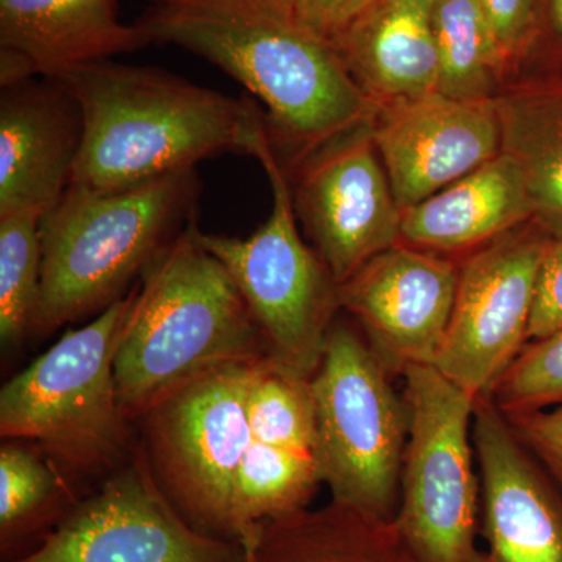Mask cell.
<instances>
[{
  "instance_id": "obj_23",
  "label": "cell",
  "mask_w": 562,
  "mask_h": 562,
  "mask_svg": "<svg viewBox=\"0 0 562 562\" xmlns=\"http://www.w3.org/2000/svg\"><path fill=\"white\" fill-rule=\"evenodd\" d=\"M432 27L438 92L460 101H492L508 69L479 0H435Z\"/></svg>"
},
{
  "instance_id": "obj_25",
  "label": "cell",
  "mask_w": 562,
  "mask_h": 562,
  "mask_svg": "<svg viewBox=\"0 0 562 562\" xmlns=\"http://www.w3.org/2000/svg\"><path fill=\"white\" fill-rule=\"evenodd\" d=\"M41 220L36 213L0 216V339L20 346L31 333L40 297Z\"/></svg>"
},
{
  "instance_id": "obj_10",
  "label": "cell",
  "mask_w": 562,
  "mask_h": 562,
  "mask_svg": "<svg viewBox=\"0 0 562 562\" xmlns=\"http://www.w3.org/2000/svg\"><path fill=\"white\" fill-rule=\"evenodd\" d=\"M241 541L192 527L158 486L144 453L83 495L33 552L7 562H246Z\"/></svg>"
},
{
  "instance_id": "obj_19",
  "label": "cell",
  "mask_w": 562,
  "mask_h": 562,
  "mask_svg": "<svg viewBox=\"0 0 562 562\" xmlns=\"http://www.w3.org/2000/svg\"><path fill=\"white\" fill-rule=\"evenodd\" d=\"M150 43L138 24L120 20L117 0H0V47L27 58L43 77Z\"/></svg>"
},
{
  "instance_id": "obj_9",
  "label": "cell",
  "mask_w": 562,
  "mask_h": 562,
  "mask_svg": "<svg viewBox=\"0 0 562 562\" xmlns=\"http://www.w3.org/2000/svg\"><path fill=\"white\" fill-rule=\"evenodd\" d=\"M261 358L195 380L140 419L144 453L166 497L192 527L228 541H238L233 492L250 443L247 398Z\"/></svg>"
},
{
  "instance_id": "obj_5",
  "label": "cell",
  "mask_w": 562,
  "mask_h": 562,
  "mask_svg": "<svg viewBox=\"0 0 562 562\" xmlns=\"http://www.w3.org/2000/svg\"><path fill=\"white\" fill-rule=\"evenodd\" d=\"M132 299L133 292L90 324L70 328L0 391L2 438L35 443L72 484L111 475L136 449L114 382Z\"/></svg>"
},
{
  "instance_id": "obj_6",
  "label": "cell",
  "mask_w": 562,
  "mask_h": 562,
  "mask_svg": "<svg viewBox=\"0 0 562 562\" xmlns=\"http://www.w3.org/2000/svg\"><path fill=\"white\" fill-rule=\"evenodd\" d=\"M364 336L333 322L312 387L316 457L333 501L394 520L409 413L405 395Z\"/></svg>"
},
{
  "instance_id": "obj_17",
  "label": "cell",
  "mask_w": 562,
  "mask_h": 562,
  "mask_svg": "<svg viewBox=\"0 0 562 562\" xmlns=\"http://www.w3.org/2000/svg\"><path fill=\"white\" fill-rule=\"evenodd\" d=\"M435 0H379L331 41L371 102L438 92Z\"/></svg>"
},
{
  "instance_id": "obj_24",
  "label": "cell",
  "mask_w": 562,
  "mask_h": 562,
  "mask_svg": "<svg viewBox=\"0 0 562 562\" xmlns=\"http://www.w3.org/2000/svg\"><path fill=\"white\" fill-rule=\"evenodd\" d=\"M250 438L316 458V405L312 379L261 358L247 398Z\"/></svg>"
},
{
  "instance_id": "obj_3",
  "label": "cell",
  "mask_w": 562,
  "mask_h": 562,
  "mask_svg": "<svg viewBox=\"0 0 562 562\" xmlns=\"http://www.w3.org/2000/svg\"><path fill=\"white\" fill-rule=\"evenodd\" d=\"M140 277L114 353L117 398L128 419H143L217 369L268 357L241 292L203 246L195 220Z\"/></svg>"
},
{
  "instance_id": "obj_20",
  "label": "cell",
  "mask_w": 562,
  "mask_h": 562,
  "mask_svg": "<svg viewBox=\"0 0 562 562\" xmlns=\"http://www.w3.org/2000/svg\"><path fill=\"white\" fill-rule=\"evenodd\" d=\"M243 538L251 562H420L394 520L333 498L255 525Z\"/></svg>"
},
{
  "instance_id": "obj_15",
  "label": "cell",
  "mask_w": 562,
  "mask_h": 562,
  "mask_svg": "<svg viewBox=\"0 0 562 562\" xmlns=\"http://www.w3.org/2000/svg\"><path fill=\"white\" fill-rule=\"evenodd\" d=\"M472 441L486 541L475 562H562L561 486L490 394L475 398Z\"/></svg>"
},
{
  "instance_id": "obj_27",
  "label": "cell",
  "mask_w": 562,
  "mask_h": 562,
  "mask_svg": "<svg viewBox=\"0 0 562 562\" xmlns=\"http://www.w3.org/2000/svg\"><path fill=\"white\" fill-rule=\"evenodd\" d=\"M562 330V235H552L536 280L528 342Z\"/></svg>"
},
{
  "instance_id": "obj_12",
  "label": "cell",
  "mask_w": 562,
  "mask_h": 562,
  "mask_svg": "<svg viewBox=\"0 0 562 562\" xmlns=\"http://www.w3.org/2000/svg\"><path fill=\"white\" fill-rule=\"evenodd\" d=\"M292 173L295 214L339 284L401 243L403 211L368 121L295 158Z\"/></svg>"
},
{
  "instance_id": "obj_4",
  "label": "cell",
  "mask_w": 562,
  "mask_h": 562,
  "mask_svg": "<svg viewBox=\"0 0 562 562\" xmlns=\"http://www.w3.org/2000/svg\"><path fill=\"white\" fill-rule=\"evenodd\" d=\"M195 169L114 191L70 184L41 220L40 297L31 333L102 313L191 221Z\"/></svg>"
},
{
  "instance_id": "obj_13",
  "label": "cell",
  "mask_w": 562,
  "mask_h": 562,
  "mask_svg": "<svg viewBox=\"0 0 562 562\" xmlns=\"http://www.w3.org/2000/svg\"><path fill=\"white\" fill-rule=\"evenodd\" d=\"M458 265L397 243L339 284V306L392 375L435 364L457 294Z\"/></svg>"
},
{
  "instance_id": "obj_16",
  "label": "cell",
  "mask_w": 562,
  "mask_h": 562,
  "mask_svg": "<svg viewBox=\"0 0 562 562\" xmlns=\"http://www.w3.org/2000/svg\"><path fill=\"white\" fill-rule=\"evenodd\" d=\"M83 117L60 79H29L0 95V216L54 209L72 183Z\"/></svg>"
},
{
  "instance_id": "obj_14",
  "label": "cell",
  "mask_w": 562,
  "mask_h": 562,
  "mask_svg": "<svg viewBox=\"0 0 562 562\" xmlns=\"http://www.w3.org/2000/svg\"><path fill=\"white\" fill-rule=\"evenodd\" d=\"M372 103L369 128L402 211L502 151L492 101H460L431 92Z\"/></svg>"
},
{
  "instance_id": "obj_18",
  "label": "cell",
  "mask_w": 562,
  "mask_h": 562,
  "mask_svg": "<svg viewBox=\"0 0 562 562\" xmlns=\"http://www.w3.org/2000/svg\"><path fill=\"white\" fill-rule=\"evenodd\" d=\"M536 217L519 166L501 154L409 209L401 243L442 255L480 249Z\"/></svg>"
},
{
  "instance_id": "obj_33",
  "label": "cell",
  "mask_w": 562,
  "mask_h": 562,
  "mask_svg": "<svg viewBox=\"0 0 562 562\" xmlns=\"http://www.w3.org/2000/svg\"><path fill=\"white\" fill-rule=\"evenodd\" d=\"M241 542L244 543V547H246V553H247V561L246 562H251V552H250V546H249V542H247V539H241Z\"/></svg>"
},
{
  "instance_id": "obj_1",
  "label": "cell",
  "mask_w": 562,
  "mask_h": 562,
  "mask_svg": "<svg viewBox=\"0 0 562 562\" xmlns=\"http://www.w3.org/2000/svg\"><path fill=\"white\" fill-rule=\"evenodd\" d=\"M54 79L72 90L83 117L76 187L124 190L222 154L258 157L272 144L257 103L162 69L103 60Z\"/></svg>"
},
{
  "instance_id": "obj_28",
  "label": "cell",
  "mask_w": 562,
  "mask_h": 562,
  "mask_svg": "<svg viewBox=\"0 0 562 562\" xmlns=\"http://www.w3.org/2000/svg\"><path fill=\"white\" fill-rule=\"evenodd\" d=\"M484 18L506 69L519 57L531 38L536 0H479Z\"/></svg>"
},
{
  "instance_id": "obj_21",
  "label": "cell",
  "mask_w": 562,
  "mask_h": 562,
  "mask_svg": "<svg viewBox=\"0 0 562 562\" xmlns=\"http://www.w3.org/2000/svg\"><path fill=\"white\" fill-rule=\"evenodd\" d=\"M502 151L519 166L536 217L562 235V85H506L494 99Z\"/></svg>"
},
{
  "instance_id": "obj_8",
  "label": "cell",
  "mask_w": 562,
  "mask_h": 562,
  "mask_svg": "<svg viewBox=\"0 0 562 562\" xmlns=\"http://www.w3.org/2000/svg\"><path fill=\"white\" fill-rule=\"evenodd\" d=\"M402 376L409 431L394 522L420 562H475L482 509L475 398L435 366H409Z\"/></svg>"
},
{
  "instance_id": "obj_30",
  "label": "cell",
  "mask_w": 562,
  "mask_h": 562,
  "mask_svg": "<svg viewBox=\"0 0 562 562\" xmlns=\"http://www.w3.org/2000/svg\"><path fill=\"white\" fill-rule=\"evenodd\" d=\"M376 2L379 0H297L294 21L306 31L331 43Z\"/></svg>"
},
{
  "instance_id": "obj_26",
  "label": "cell",
  "mask_w": 562,
  "mask_h": 562,
  "mask_svg": "<svg viewBox=\"0 0 562 562\" xmlns=\"http://www.w3.org/2000/svg\"><path fill=\"white\" fill-rule=\"evenodd\" d=\"M503 414L552 408L562 402V330L530 341L490 392Z\"/></svg>"
},
{
  "instance_id": "obj_31",
  "label": "cell",
  "mask_w": 562,
  "mask_h": 562,
  "mask_svg": "<svg viewBox=\"0 0 562 562\" xmlns=\"http://www.w3.org/2000/svg\"><path fill=\"white\" fill-rule=\"evenodd\" d=\"M261 9L273 11L281 16L294 18V9L297 0H250Z\"/></svg>"
},
{
  "instance_id": "obj_11",
  "label": "cell",
  "mask_w": 562,
  "mask_h": 562,
  "mask_svg": "<svg viewBox=\"0 0 562 562\" xmlns=\"http://www.w3.org/2000/svg\"><path fill=\"white\" fill-rule=\"evenodd\" d=\"M552 233L527 224L458 266L449 328L435 368L473 398L490 394L528 344L536 280Z\"/></svg>"
},
{
  "instance_id": "obj_29",
  "label": "cell",
  "mask_w": 562,
  "mask_h": 562,
  "mask_svg": "<svg viewBox=\"0 0 562 562\" xmlns=\"http://www.w3.org/2000/svg\"><path fill=\"white\" fill-rule=\"evenodd\" d=\"M506 419L562 490V402L541 412L512 414Z\"/></svg>"
},
{
  "instance_id": "obj_32",
  "label": "cell",
  "mask_w": 562,
  "mask_h": 562,
  "mask_svg": "<svg viewBox=\"0 0 562 562\" xmlns=\"http://www.w3.org/2000/svg\"><path fill=\"white\" fill-rule=\"evenodd\" d=\"M552 14L554 27L562 33V0H552Z\"/></svg>"
},
{
  "instance_id": "obj_7",
  "label": "cell",
  "mask_w": 562,
  "mask_h": 562,
  "mask_svg": "<svg viewBox=\"0 0 562 562\" xmlns=\"http://www.w3.org/2000/svg\"><path fill=\"white\" fill-rule=\"evenodd\" d=\"M257 158L271 183V216L247 238L201 231V241L241 292L269 360L313 379L341 310L339 283L299 233L290 180L272 144Z\"/></svg>"
},
{
  "instance_id": "obj_22",
  "label": "cell",
  "mask_w": 562,
  "mask_h": 562,
  "mask_svg": "<svg viewBox=\"0 0 562 562\" xmlns=\"http://www.w3.org/2000/svg\"><path fill=\"white\" fill-rule=\"evenodd\" d=\"M76 486L38 447L10 439L0 449V552H33L80 501Z\"/></svg>"
},
{
  "instance_id": "obj_2",
  "label": "cell",
  "mask_w": 562,
  "mask_h": 562,
  "mask_svg": "<svg viewBox=\"0 0 562 562\" xmlns=\"http://www.w3.org/2000/svg\"><path fill=\"white\" fill-rule=\"evenodd\" d=\"M136 24L151 43L192 52L266 106L271 139L295 158L369 120L373 103L331 44L250 0H158Z\"/></svg>"
}]
</instances>
